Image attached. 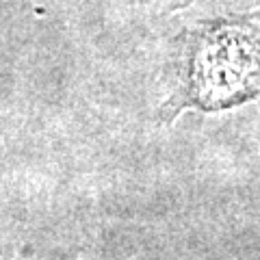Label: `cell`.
I'll list each match as a JSON object with an SVG mask.
<instances>
[{
	"label": "cell",
	"mask_w": 260,
	"mask_h": 260,
	"mask_svg": "<svg viewBox=\"0 0 260 260\" xmlns=\"http://www.w3.org/2000/svg\"><path fill=\"white\" fill-rule=\"evenodd\" d=\"M189 102L221 109L260 91V30L210 28L193 46Z\"/></svg>",
	"instance_id": "1"
}]
</instances>
